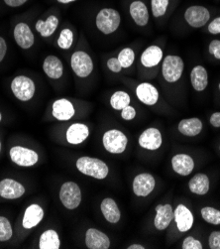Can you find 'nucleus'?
I'll use <instances>...</instances> for the list:
<instances>
[{
	"label": "nucleus",
	"mask_w": 220,
	"mask_h": 249,
	"mask_svg": "<svg viewBox=\"0 0 220 249\" xmlns=\"http://www.w3.org/2000/svg\"><path fill=\"white\" fill-rule=\"evenodd\" d=\"M0 152H1V140H0Z\"/></svg>",
	"instance_id": "48"
},
{
	"label": "nucleus",
	"mask_w": 220,
	"mask_h": 249,
	"mask_svg": "<svg viewBox=\"0 0 220 249\" xmlns=\"http://www.w3.org/2000/svg\"><path fill=\"white\" fill-rule=\"evenodd\" d=\"M55 1L59 4H62V5H68V4H70V3L78 1V0H55Z\"/></svg>",
	"instance_id": "46"
},
{
	"label": "nucleus",
	"mask_w": 220,
	"mask_h": 249,
	"mask_svg": "<svg viewBox=\"0 0 220 249\" xmlns=\"http://www.w3.org/2000/svg\"><path fill=\"white\" fill-rule=\"evenodd\" d=\"M135 91H136V96L139 101L148 107L155 106L160 98V93L158 89L150 83L139 84Z\"/></svg>",
	"instance_id": "12"
},
{
	"label": "nucleus",
	"mask_w": 220,
	"mask_h": 249,
	"mask_svg": "<svg viewBox=\"0 0 220 249\" xmlns=\"http://www.w3.org/2000/svg\"><path fill=\"white\" fill-rule=\"evenodd\" d=\"M136 114H137L136 109L133 107H131L130 105L121 110V117L127 121L133 120L136 117Z\"/></svg>",
	"instance_id": "40"
},
{
	"label": "nucleus",
	"mask_w": 220,
	"mask_h": 249,
	"mask_svg": "<svg viewBox=\"0 0 220 249\" xmlns=\"http://www.w3.org/2000/svg\"><path fill=\"white\" fill-rule=\"evenodd\" d=\"M163 60V50L157 46L152 45L144 50L141 54L140 63L144 68L152 69L157 67Z\"/></svg>",
	"instance_id": "20"
},
{
	"label": "nucleus",
	"mask_w": 220,
	"mask_h": 249,
	"mask_svg": "<svg viewBox=\"0 0 220 249\" xmlns=\"http://www.w3.org/2000/svg\"><path fill=\"white\" fill-rule=\"evenodd\" d=\"M177 228L181 232H186L193 226V214L185 205H179L174 213Z\"/></svg>",
	"instance_id": "22"
},
{
	"label": "nucleus",
	"mask_w": 220,
	"mask_h": 249,
	"mask_svg": "<svg viewBox=\"0 0 220 249\" xmlns=\"http://www.w3.org/2000/svg\"><path fill=\"white\" fill-rule=\"evenodd\" d=\"M105 150L111 154H121L125 151L128 144L127 136L118 129L106 131L102 137Z\"/></svg>",
	"instance_id": "7"
},
{
	"label": "nucleus",
	"mask_w": 220,
	"mask_h": 249,
	"mask_svg": "<svg viewBox=\"0 0 220 249\" xmlns=\"http://www.w3.org/2000/svg\"><path fill=\"white\" fill-rule=\"evenodd\" d=\"M13 37L16 44L23 50H29L35 44V35L26 22H18L13 28Z\"/></svg>",
	"instance_id": "10"
},
{
	"label": "nucleus",
	"mask_w": 220,
	"mask_h": 249,
	"mask_svg": "<svg viewBox=\"0 0 220 249\" xmlns=\"http://www.w3.org/2000/svg\"><path fill=\"white\" fill-rule=\"evenodd\" d=\"M106 66L108 68V70L112 72H115V73H118V72H121V71L123 70L117 59V57H113V58H110L108 59L107 63H106Z\"/></svg>",
	"instance_id": "41"
},
{
	"label": "nucleus",
	"mask_w": 220,
	"mask_h": 249,
	"mask_svg": "<svg viewBox=\"0 0 220 249\" xmlns=\"http://www.w3.org/2000/svg\"><path fill=\"white\" fill-rule=\"evenodd\" d=\"M102 213L104 218L110 223H117L121 218L120 210L116 202L111 197H106L101 205Z\"/></svg>",
	"instance_id": "29"
},
{
	"label": "nucleus",
	"mask_w": 220,
	"mask_h": 249,
	"mask_svg": "<svg viewBox=\"0 0 220 249\" xmlns=\"http://www.w3.org/2000/svg\"><path fill=\"white\" fill-rule=\"evenodd\" d=\"M183 249H203V244L200 240L195 239L192 236H187L183 242Z\"/></svg>",
	"instance_id": "37"
},
{
	"label": "nucleus",
	"mask_w": 220,
	"mask_h": 249,
	"mask_svg": "<svg viewBox=\"0 0 220 249\" xmlns=\"http://www.w3.org/2000/svg\"><path fill=\"white\" fill-rule=\"evenodd\" d=\"M156 181L153 175L149 173H142L137 175L132 184L133 192L137 196L145 197L149 196L155 189Z\"/></svg>",
	"instance_id": "11"
},
{
	"label": "nucleus",
	"mask_w": 220,
	"mask_h": 249,
	"mask_svg": "<svg viewBox=\"0 0 220 249\" xmlns=\"http://www.w3.org/2000/svg\"><path fill=\"white\" fill-rule=\"evenodd\" d=\"M185 20L192 28H202L208 23L210 19L209 10L202 5H191L185 11Z\"/></svg>",
	"instance_id": "8"
},
{
	"label": "nucleus",
	"mask_w": 220,
	"mask_h": 249,
	"mask_svg": "<svg viewBox=\"0 0 220 249\" xmlns=\"http://www.w3.org/2000/svg\"><path fill=\"white\" fill-rule=\"evenodd\" d=\"M44 218V210L37 204L29 206L22 219V226L25 230H31L37 227Z\"/></svg>",
	"instance_id": "23"
},
{
	"label": "nucleus",
	"mask_w": 220,
	"mask_h": 249,
	"mask_svg": "<svg viewBox=\"0 0 220 249\" xmlns=\"http://www.w3.org/2000/svg\"><path fill=\"white\" fill-rule=\"evenodd\" d=\"M219 149H220V147H219Z\"/></svg>",
	"instance_id": "51"
},
{
	"label": "nucleus",
	"mask_w": 220,
	"mask_h": 249,
	"mask_svg": "<svg viewBox=\"0 0 220 249\" xmlns=\"http://www.w3.org/2000/svg\"><path fill=\"white\" fill-rule=\"evenodd\" d=\"M13 235V230L9 219L5 216H0V241H8Z\"/></svg>",
	"instance_id": "35"
},
{
	"label": "nucleus",
	"mask_w": 220,
	"mask_h": 249,
	"mask_svg": "<svg viewBox=\"0 0 220 249\" xmlns=\"http://www.w3.org/2000/svg\"><path fill=\"white\" fill-rule=\"evenodd\" d=\"M209 187H210L209 179L205 174H203V173L195 174V175L188 182V189L194 195H199V196L206 195L209 191Z\"/></svg>",
	"instance_id": "28"
},
{
	"label": "nucleus",
	"mask_w": 220,
	"mask_h": 249,
	"mask_svg": "<svg viewBox=\"0 0 220 249\" xmlns=\"http://www.w3.org/2000/svg\"><path fill=\"white\" fill-rule=\"evenodd\" d=\"M60 18L56 14H49L45 19H38L35 23V30L43 38L52 37L58 30Z\"/></svg>",
	"instance_id": "13"
},
{
	"label": "nucleus",
	"mask_w": 220,
	"mask_h": 249,
	"mask_svg": "<svg viewBox=\"0 0 220 249\" xmlns=\"http://www.w3.org/2000/svg\"><path fill=\"white\" fill-rule=\"evenodd\" d=\"M10 89L18 101L27 103L31 101L36 93V84L30 77L19 74L11 81Z\"/></svg>",
	"instance_id": "3"
},
{
	"label": "nucleus",
	"mask_w": 220,
	"mask_h": 249,
	"mask_svg": "<svg viewBox=\"0 0 220 249\" xmlns=\"http://www.w3.org/2000/svg\"><path fill=\"white\" fill-rule=\"evenodd\" d=\"M70 67L78 78L86 79L93 71V61L86 52L78 50L70 57Z\"/></svg>",
	"instance_id": "5"
},
{
	"label": "nucleus",
	"mask_w": 220,
	"mask_h": 249,
	"mask_svg": "<svg viewBox=\"0 0 220 249\" xmlns=\"http://www.w3.org/2000/svg\"><path fill=\"white\" fill-rule=\"evenodd\" d=\"M1 119H2V114H1V112H0V121H1Z\"/></svg>",
	"instance_id": "49"
},
{
	"label": "nucleus",
	"mask_w": 220,
	"mask_h": 249,
	"mask_svg": "<svg viewBox=\"0 0 220 249\" xmlns=\"http://www.w3.org/2000/svg\"><path fill=\"white\" fill-rule=\"evenodd\" d=\"M190 83L195 91H203L208 86V73L206 69L198 65L193 67L190 71Z\"/></svg>",
	"instance_id": "25"
},
{
	"label": "nucleus",
	"mask_w": 220,
	"mask_h": 249,
	"mask_svg": "<svg viewBox=\"0 0 220 249\" xmlns=\"http://www.w3.org/2000/svg\"><path fill=\"white\" fill-rule=\"evenodd\" d=\"M25 187L12 179H3L0 182V196L6 200H16L25 194Z\"/></svg>",
	"instance_id": "17"
},
{
	"label": "nucleus",
	"mask_w": 220,
	"mask_h": 249,
	"mask_svg": "<svg viewBox=\"0 0 220 249\" xmlns=\"http://www.w3.org/2000/svg\"><path fill=\"white\" fill-rule=\"evenodd\" d=\"M7 54V43L6 40L0 36V63H1Z\"/></svg>",
	"instance_id": "44"
},
{
	"label": "nucleus",
	"mask_w": 220,
	"mask_h": 249,
	"mask_svg": "<svg viewBox=\"0 0 220 249\" xmlns=\"http://www.w3.org/2000/svg\"><path fill=\"white\" fill-rule=\"evenodd\" d=\"M9 155L11 161L20 167H32L39 161L37 152L23 146H13Z\"/></svg>",
	"instance_id": "9"
},
{
	"label": "nucleus",
	"mask_w": 220,
	"mask_h": 249,
	"mask_svg": "<svg viewBox=\"0 0 220 249\" xmlns=\"http://www.w3.org/2000/svg\"><path fill=\"white\" fill-rule=\"evenodd\" d=\"M73 39H75V35L72 30L68 27L63 28L59 34L57 45L62 50H69L72 47Z\"/></svg>",
	"instance_id": "32"
},
{
	"label": "nucleus",
	"mask_w": 220,
	"mask_h": 249,
	"mask_svg": "<svg viewBox=\"0 0 220 249\" xmlns=\"http://www.w3.org/2000/svg\"><path fill=\"white\" fill-rule=\"evenodd\" d=\"M172 167L177 174L186 177L192 173L194 169V161L187 154H177L172 158Z\"/></svg>",
	"instance_id": "24"
},
{
	"label": "nucleus",
	"mask_w": 220,
	"mask_h": 249,
	"mask_svg": "<svg viewBox=\"0 0 220 249\" xmlns=\"http://www.w3.org/2000/svg\"><path fill=\"white\" fill-rule=\"evenodd\" d=\"M121 24V15L118 10L112 7H104L95 16V26L104 35L114 33Z\"/></svg>",
	"instance_id": "2"
},
{
	"label": "nucleus",
	"mask_w": 220,
	"mask_h": 249,
	"mask_svg": "<svg viewBox=\"0 0 220 249\" xmlns=\"http://www.w3.org/2000/svg\"><path fill=\"white\" fill-rule=\"evenodd\" d=\"M76 165L81 173L88 177L97 180H103L108 176V166L105 162L99 158L84 156L77 160Z\"/></svg>",
	"instance_id": "1"
},
{
	"label": "nucleus",
	"mask_w": 220,
	"mask_h": 249,
	"mask_svg": "<svg viewBox=\"0 0 220 249\" xmlns=\"http://www.w3.org/2000/svg\"><path fill=\"white\" fill-rule=\"evenodd\" d=\"M203 122L198 117H192V118H186L180 121L178 129L179 131L188 137H194L198 136L202 130H203Z\"/></svg>",
	"instance_id": "27"
},
{
	"label": "nucleus",
	"mask_w": 220,
	"mask_h": 249,
	"mask_svg": "<svg viewBox=\"0 0 220 249\" xmlns=\"http://www.w3.org/2000/svg\"><path fill=\"white\" fill-rule=\"evenodd\" d=\"M169 0H151V11L155 18L164 16L169 8Z\"/></svg>",
	"instance_id": "36"
},
{
	"label": "nucleus",
	"mask_w": 220,
	"mask_h": 249,
	"mask_svg": "<svg viewBox=\"0 0 220 249\" xmlns=\"http://www.w3.org/2000/svg\"><path fill=\"white\" fill-rule=\"evenodd\" d=\"M89 129L84 123H73L67 130V140L68 143L78 145L87 139Z\"/></svg>",
	"instance_id": "26"
},
{
	"label": "nucleus",
	"mask_w": 220,
	"mask_h": 249,
	"mask_svg": "<svg viewBox=\"0 0 220 249\" xmlns=\"http://www.w3.org/2000/svg\"><path fill=\"white\" fill-rule=\"evenodd\" d=\"M185 69L184 60L180 56L169 55L165 57L162 64V74L167 83H177L183 76Z\"/></svg>",
	"instance_id": "4"
},
{
	"label": "nucleus",
	"mask_w": 220,
	"mask_h": 249,
	"mask_svg": "<svg viewBox=\"0 0 220 249\" xmlns=\"http://www.w3.org/2000/svg\"><path fill=\"white\" fill-rule=\"evenodd\" d=\"M60 200L68 210H76L82 203V191L75 182H66L60 190Z\"/></svg>",
	"instance_id": "6"
},
{
	"label": "nucleus",
	"mask_w": 220,
	"mask_h": 249,
	"mask_svg": "<svg viewBox=\"0 0 220 249\" xmlns=\"http://www.w3.org/2000/svg\"><path fill=\"white\" fill-rule=\"evenodd\" d=\"M210 124L215 127V128H219L220 127V112H213L210 116Z\"/></svg>",
	"instance_id": "45"
},
{
	"label": "nucleus",
	"mask_w": 220,
	"mask_h": 249,
	"mask_svg": "<svg viewBox=\"0 0 220 249\" xmlns=\"http://www.w3.org/2000/svg\"><path fill=\"white\" fill-rule=\"evenodd\" d=\"M43 71L49 79L60 80L64 74V64L59 57L49 55L44 59Z\"/></svg>",
	"instance_id": "19"
},
{
	"label": "nucleus",
	"mask_w": 220,
	"mask_h": 249,
	"mask_svg": "<svg viewBox=\"0 0 220 249\" xmlns=\"http://www.w3.org/2000/svg\"><path fill=\"white\" fill-rule=\"evenodd\" d=\"M207 30L212 35H219L220 34V16L214 18L207 26Z\"/></svg>",
	"instance_id": "42"
},
{
	"label": "nucleus",
	"mask_w": 220,
	"mask_h": 249,
	"mask_svg": "<svg viewBox=\"0 0 220 249\" xmlns=\"http://www.w3.org/2000/svg\"><path fill=\"white\" fill-rule=\"evenodd\" d=\"M110 106L115 110H122L131 103L130 95L124 90H117L110 96Z\"/></svg>",
	"instance_id": "31"
},
{
	"label": "nucleus",
	"mask_w": 220,
	"mask_h": 249,
	"mask_svg": "<svg viewBox=\"0 0 220 249\" xmlns=\"http://www.w3.org/2000/svg\"><path fill=\"white\" fill-rule=\"evenodd\" d=\"M209 53L217 60H220V40H212L208 47Z\"/></svg>",
	"instance_id": "39"
},
{
	"label": "nucleus",
	"mask_w": 220,
	"mask_h": 249,
	"mask_svg": "<svg viewBox=\"0 0 220 249\" xmlns=\"http://www.w3.org/2000/svg\"><path fill=\"white\" fill-rule=\"evenodd\" d=\"M208 244L211 249H220V231H216L210 233Z\"/></svg>",
	"instance_id": "38"
},
{
	"label": "nucleus",
	"mask_w": 220,
	"mask_h": 249,
	"mask_svg": "<svg viewBox=\"0 0 220 249\" xmlns=\"http://www.w3.org/2000/svg\"><path fill=\"white\" fill-rule=\"evenodd\" d=\"M129 14L131 19L139 27H145L149 22V10L143 0H133L129 4Z\"/></svg>",
	"instance_id": "15"
},
{
	"label": "nucleus",
	"mask_w": 220,
	"mask_h": 249,
	"mask_svg": "<svg viewBox=\"0 0 220 249\" xmlns=\"http://www.w3.org/2000/svg\"><path fill=\"white\" fill-rule=\"evenodd\" d=\"M218 89H219V90H220V83H219V85H218Z\"/></svg>",
	"instance_id": "50"
},
{
	"label": "nucleus",
	"mask_w": 220,
	"mask_h": 249,
	"mask_svg": "<svg viewBox=\"0 0 220 249\" xmlns=\"http://www.w3.org/2000/svg\"><path fill=\"white\" fill-rule=\"evenodd\" d=\"M127 248L128 249H145V247L142 244H131Z\"/></svg>",
	"instance_id": "47"
},
{
	"label": "nucleus",
	"mask_w": 220,
	"mask_h": 249,
	"mask_svg": "<svg viewBox=\"0 0 220 249\" xmlns=\"http://www.w3.org/2000/svg\"><path fill=\"white\" fill-rule=\"evenodd\" d=\"M163 138L159 129L150 127L142 132L139 137V145L147 150H158L162 146Z\"/></svg>",
	"instance_id": "16"
},
{
	"label": "nucleus",
	"mask_w": 220,
	"mask_h": 249,
	"mask_svg": "<svg viewBox=\"0 0 220 249\" xmlns=\"http://www.w3.org/2000/svg\"><path fill=\"white\" fill-rule=\"evenodd\" d=\"M60 246L61 240L56 231L49 230L41 234L39 241L40 249H59Z\"/></svg>",
	"instance_id": "30"
},
{
	"label": "nucleus",
	"mask_w": 220,
	"mask_h": 249,
	"mask_svg": "<svg viewBox=\"0 0 220 249\" xmlns=\"http://www.w3.org/2000/svg\"><path fill=\"white\" fill-rule=\"evenodd\" d=\"M203 218L210 225H220V211L212 207H204L201 211Z\"/></svg>",
	"instance_id": "34"
},
{
	"label": "nucleus",
	"mask_w": 220,
	"mask_h": 249,
	"mask_svg": "<svg viewBox=\"0 0 220 249\" xmlns=\"http://www.w3.org/2000/svg\"><path fill=\"white\" fill-rule=\"evenodd\" d=\"M28 1L29 0H3V3L9 8H19L25 5Z\"/></svg>",
	"instance_id": "43"
},
{
	"label": "nucleus",
	"mask_w": 220,
	"mask_h": 249,
	"mask_svg": "<svg viewBox=\"0 0 220 249\" xmlns=\"http://www.w3.org/2000/svg\"><path fill=\"white\" fill-rule=\"evenodd\" d=\"M117 59L120 63L122 69H129L130 67H132V65L134 64L135 59H136L134 50L129 47L122 49L117 56Z\"/></svg>",
	"instance_id": "33"
},
{
	"label": "nucleus",
	"mask_w": 220,
	"mask_h": 249,
	"mask_svg": "<svg viewBox=\"0 0 220 249\" xmlns=\"http://www.w3.org/2000/svg\"><path fill=\"white\" fill-rule=\"evenodd\" d=\"M174 211L170 205H158L156 207V216L154 226L158 231H165L174 219Z\"/></svg>",
	"instance_id": "21"
},
{
	"label": "nucleus",
	"mask_w": 220,
	"mask_h": 249,
	"mask_svg": "<svg viewBox=\"0 0 220 249\" xmlns=\"http://www.w3.org/2000/svg\"><path fill=\"white\" fill-rule=\"evenodd\" d=\"M52 114L60 121H68L76 114V108L73 104L67 98H59L52 105Z\"/></svg>",
	"instance_id": "14"
},
{
	"label": "nucleus",
	"mask_w": 220,
	"mask_h": 249,
	"mask_svg": "<svg viewBox=\"0 0 220 249\" xmlns=\"http://www.w3.org/2000/svg\"><path fill=\"white\" fill-rule=\"evenodd\" d=\"M85 245L89 249H108L110 247V239L99 230L88 229L85 232Z\"/></svg>",
	"instance_id": "18"
}]
</instances>
